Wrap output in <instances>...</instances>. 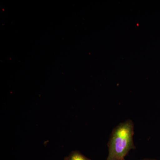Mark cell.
I'll return each instance as SVG.
<instances>
[{"label": "cell", "mask_w": 160, "mask_h": 160, "mask_svg": "<svg viewBox=\"0 0 160 160\" xmlns=\"http://www.w3.org/2000/svg\"><path fill=\"white\" fill-rule=\"evenodd\" d=\"M66 160H90L78 152H73Z\"/></svg>", "instance_id": "cell-2"}, {"label": "cell", "mask_w": 160, "mask_h": 160, "mask_svg": "<svg viewBox=\"0 0 160 160\" xmlns=\"http://www.w3.org/2000/svg\"><path fill=\"white\" fill-rule=\"evenodd\" d=\"M133 124L131 120L121 123L112 131L106 160H124L128 152L134 149Z\"/></svg>", "instance_id": "cell-1"}]
</instances>
